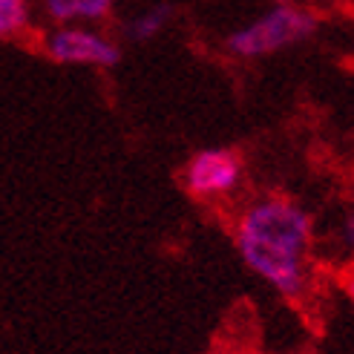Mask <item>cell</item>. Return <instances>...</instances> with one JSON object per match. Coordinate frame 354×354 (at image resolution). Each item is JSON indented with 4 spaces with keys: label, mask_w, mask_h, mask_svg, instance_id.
<instances>
[{
    "label": "cell",
    "mask_w": 354,
    "mask_h": 354,
    "mask_svg": "<svg viewBox=\"0 0 354 354\" xmlns=\"http://www.w3.org/2000/svg\"><path fill=\"white\" fill-rule=\"evenodd\" d=\"M44 55L58 66L113 69L121 61V44L101 26H52L44 38Z\"/></svg>",
    "instance_id": "4"
},
{
    "label": "cell",
    "mask_w": 354,
    "mask_h": 354,
    "mask_svg": "<svg viewBox=\"0 0 354 354\" xmlns=\"http://www.w3.org/2000/svg\"><path fill=\"white\" fill-rule=\"evenodd\" d=\"M340 288L348 297V303L354 306V265H348V268L340 274Z\"/></svg>",
    "instance_id": "9"
},
{
    "label": "cell",
    "mask_w": 354,
    "mask_h": 354,
    "mask_svg": "<svg viewBox=\"0 0 354 354\" xmlns=\"http://www.w3.org/2000/svg\"><path fill=\"white\" fill-rule=\"evenodd\" d=\"M182 185L196 202H227L245 185V158L234 147H202L185 162Z\"/></svg>",
    "instance_id": "3"
},
{
    "label": "cell",
    "mask_w": 354,
    "mask_h": 354,
    "mask_svg": "<svg viewBox=\"0 0 354 354\" xmlns=\"http://www.w3.org/2000/svg\"><path fill=\"white\" fill-rule=\"evenodd\" d=\"M320 29V15L306 3H271L251 21L225 35L222 49L227 58L254 64L311 41Z\"/></svg>",
    "instance_id": "2"
},
{
    "label": "cell",
    "mask_w": 354,
    "mask_h": 354,
    "mask_svg": "<svg viewBox=\"0 0 354 354\" xmlns=\"http://www.w3.org/2000/svg\"><path fill=\"white\" fill-rule=\"evenodd\" d=\"M173 17H176V6L170 0H153V3L141 6L133 15L124 17L121 35L133 44H150L156 38H162V35L170 29Z\"/></svg>",
    "instance_id": "6"
},
{
    "label": "cell",
    "mask_w": 354,
    "mask_h": 354,
    "mask_svg": "<svg viewBox=\"0 0 354 354\" xmlns=\"http://www.w3.org/2000/svg\"><path fill=\"white\" fill-rule=\"evenodd\" d=\"M328 254H331L334 262H343L346 268L354 265V205L343 207L337 214V222L331 225Z\"/></svg>",
    "instance_id": "7"
},
{
    "label": "cell",
    "mask_w": 354,
    "mask_h": 354,
    "mask_svg": "<svg viewBox=\"0 0 354 354\" xmlns=\"http://www.w3.org/2000/svg\"><path fill=\"white\" fill-rule=\"evenodd\" d=\"M239 354H268V351H259V348H245V351H239Z\"/></svg>",
    "instance_id": "10"
},
{
    "label": "cell",
    "mask_w": 354,
    "mask_h": 354,
    "mask_svg": "<svg viewBox=\"0 0 354 354\" xmlns=\"http://www.w3.org/2000/svg\"><path fill=\"white\" fill-rule=\"evenodd\" d=\"M121 0H38V12L52 26H101Z\"/></svg>",
    "instance_id": "5"
},
{
    "label": "cell",
    "mask_w": 354,
    "mask_h": 354,
    "mask_svg": "<svg viewBox=\"0 0 354 354\" xmlns=\"http://www.w3.org/2000/svg\"><path fill=\"white\" fill-rule=\"evenodd\" d=\"M35 3L32 0H0V41H15L29 32Z\"/></svg>",
    "instance_id": "8"
},
{
    "label": "cell",
    "mask_w": 354,
    "mask_h": 354,
    "mask_svg": "<svg viewBox=\"0 0 354 354\" xmlns=\"http://www.w3.org/2000/svg\"><path fill=\"white\" fill-rule=\"evenodd\" d=\"M348 6H351V9H354V0H348Z\"/></svg>",
    "instance_id": "12"
},
{
    "label": "cell",
    "mask_w": 354,
    "mask_h": 354,
    "mask_svg": "<svg viewBox=\"0 0 354 354\" xmlns=\"http://www.w3.org/2000/svg\"><path fill=\"white\" fill-rule=\"evenodd\" d=\"M234 248L242 265L277 297L299 303L314 282L317 227L311 210L286 193L248 199L234 216Z\"/></svg>",
    "instance_id": "1"
},
{
    "label": "cell",
    "mask_w": 354,
    "mask_h": 354,
    "mask_svg": "<svg viewBox=\"0 0 354 354\" xmlns=\"http://www.w3.org/2000/svg\"><path fill=\"white\" fill-rule=\"evenodd\" d=\"M268 3H299V0H268Z\"/></svg>",
    "instance_id": "11"
}]
</instances>
